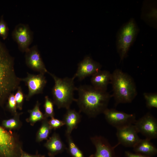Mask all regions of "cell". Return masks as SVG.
<instances>
[{
	"instance_id": "obj_19",
	"label": "cell",
	"mask_w": 157,
	"mask_h": 157,
	"mask_svg": "<svg viewBox=\"0 0 157 157\" xmlns=\"http://www.w3.org/2000/svg\"><path fill=\"white\" fill-rule=\"evenodd\" d=\"M22 113V112H17L12 118L3 120L2 122V126L8 131L19 130L22 125L20 119V116Z\"/></svg>"
},
{
	"instance_id": "obj_14",
	"label": "cell",
	"mask_w": 157,
	"mask_h": 157,
	"mask_svg": "<svg viewBox=\"0 0 157 157\" xmlns=\"http://www.w3.org/2000/svg\"><path fill=\"white\" fill-rule=\"evenodd\" d=\"M101 66L90 57H85L78 64L77 71L73 76L81 81L87 77L92 76L100 70Z\"/></svg>"
},
{
	"instance_id": "obj_24",
	"label": "cell",
	"mask_w": 157,
	"mask_h": 157,
	"mask_svg": "<svg viewBox=\"0 0 157 157\" xmlns=\"http://www.w3.org/2000/svg\"><path fill=\"white\" fill-rule=\"evenodd\" d=\"M146 101V107L149 109L157 108V94L156 93H144L143 94Z\"/></svg>"
},
{
	"instance_id": "obj_23",
	"label": "cell",
	"mask_w": 157,
	"mask_h": 157,
	"mask_svg": "<svg viewBox=\"0 0 157 157\" xmlns=\"http://www.w3.org/2000/svg\"><path fill=\"white\" fill-rule=\"evenodd\" d=\"M54 103L53 101L50 99L48 96L45 97L44 107V118H48L54 117L55 113L54 110Z\"/></svg>"
},
{
	"instance_id": "obj_17",
	"label": "cell",
	"mask_w": 157,
	"mask_h": 157,
	"mask_svg": "<svg viewBox=\"0 0 157 157\" xmlns=\"http://www.w3.org/2000/svg\"><path fill=\"white\" fill-rule=\"evenodd\" d=\"M111 74L107 70H100L92 76L90 81L92 86L104 91H107L110 83Z\"/></svg>"
},
{
	"instance_id": "obj_21",
	"label": "cell",
	"mask_w": 157,
	"mask_h": 157,
	"mask_svg": "<svg viewBox=\"0 0 157 157\" xmlns=\"http://www.w3.org/2000/svg\"><path fill=\"white\" fill-rule=\"evenodd\" d=\"M48 118H44L41 121L40 127L37 131L36 136V141L40 142L45 140H47L52 129L50 126Z\"/></svg>"
},
{
	"instance_id": "obj_10",
	"label": "cell",
	"mask_w": 157,
	"mask_h": 157,
	"mask_svg": "<svg viewBox=\"0 0 157 157\" xmlns=\"http://www.w3.org/2000/svg\"><path fill=\"white\" fill-rule=\"evenodd\" d=\"M21 81L25 82L28 88V92L25 96L28 101L34 95L42 93L47 82L44 74L42 73L34 74L28 72L27 76L21 78Z\"/></svg>"
},
{
	"instance_id": "obj_11",
	"label": "cell",
	"mask_w": 157,
	"mask_h": 157,
	"mask_svg": "<svg viewBox=\"0 0 157 157\" xmlns=\"http://www.w3.org/2000/svg\"><path fill=\"white\" fill-rule=\"evenodd\" d=\"M90 139L96 151L89 157H116L115 149L119 145L118 143L112 146L106 138L101 136L96 135L90 137Z\"/></svg>"
},
{
	"instance_id": "obj_7",
	"label": "cell",
	"mask_w": 157,
	"mask_h": 157,
	"mask_svg": "<svg viewBox=\"0 0 157 157\" xmlns=\"http://www.w3.org/2000/svg\"><path fill=\"white\" fill-rule=\"evenodd\" d=\"M103 114L107 122L117 129L133 124L136 120L135 114H129L115 109L108 108Z\"/></svg>"
},
{
	"instance_id": "obj_13",
	"label": "cell",
	"mask_w": 157,
	"mask_h": 157,
	"mask_svg": "<svg viewBox=\"0 0 157 157\" xmlns=\"http://www.w3.org/2000/svg\"><path fill=\"white\" fill-rule=\"evenodd\" d=\"M117 130L118 143L125 147H133L141 139L133 124Z\"/></svg>"
},
{
	"instance_id": "obj_30",
	"label": "cell",
	"mask_w": 157,
	"mask_h": 157,
	"mask_svg": "<svg viewBox=\"0 0 157 157\" xmlns=\"http://www.w3.org/2000/svg\"><path fill=\"white\" fill-rule=\"evenodd\" d=\"M38 154L35 155H31L28 154L24 151L23 149L22 150L21 157H37Z\"/></svg>"
},
{
	"instance_id": "obj_26",
	"label": "cell",
	"mask_w": 157,
	"mask_h": 157,
	"mask_svg": "<svg viewBox=\"0 0 157 157\" xmlns=\"http://www.w3.org/2000/svg\"><path fill=\"white\" fill-rule=\"evenodd\" d=\"M7 101L6 108L13 116L17 112L16 104L13 93L10 95Z\"/></svg>"
},
{
	"instance_id": "obj_20",
	"label": "cell",
	"mask_w": 157,
	"mask_h": 157,
	"mask_svg": "<svg viewBox=\"0 0 157 157\" xmlns=\"http://www.w3.org/2000/svg\"><path fill=\"white\" fill-rule=\"evenodd\" d=\"M40 103L37 101L33 108L28 110L29 116L26 119V121L31 126H33L36 122L42 121L44 118V114L40 110Z\"/></svg>"
},
{
	"instance_id": "obj_29",
	"label": "cell",
	"mask_w": 157,
	"mask_h": 157,
	"mask_svg": "<svg viewBox=\"0 0 157 157\" xmlns=\"http://www.w3.org/2000/svg\"><path fill=\"white\" fill-rule=\"evenodd\" d=\"M126 157H149L138 153H133L129 151H125V152Z\"/></svg>"
},
{
	"instance_id": "obj_12",
	"label": "cell",
	"mask_w": 157,
	"mask_h": 157,
	"mask_svg": "<svg viewBox=\"0 0 157 157\" xmlns=\"http://www.w3.org/2000/svg\"><path fill=\"white\" fill-rule=\"evenodd\" d=\"M25 53V63L27 67L39 73H48L37 45L29 47Z\"/></svg>"
},
{
	"instance_id": "obj_16",
	"label": "cell",
	"mask_w": 157,
	"mask_h": 157,
	"mask_svg": "<svg viewBox=\"0 0 157 157\" xmlns=\"http://www.w3.org/2000/svg\"><path fill=\"white\" fill-rule=\"evenodd\" d=\"M81 117L80 113L74 109H67L63 120L66 126L65 135H71L73 130L77 128L81 121Z\"/></svg>"
},
{
	"instance_id": "obj_18",
	"label": "cell",
	"mask_w": 157,
	"mask_h": 157,
	"mask_svg": "<svg viewBox=\"0 0 157 157\" xmlns=\"http://www.w3.org/2000/svg\"><path fill=\"white\" fill-rule=\"evenodd\" d=\"M150 140L146 138L141 139L133 147L134 151L135 153L149 157L156 155L157 148Z\"/></svg>"
},
{
	"instance_id": "obj_5",
	"label": "cell",
	"mask_w": 157,
	"mask_h": 157,
	"mask_svg": "<svg viewBox=\"0 0 157 157\" xmlns=\"http://www.w3.org/2000/svg\"><path fill=\"white\" fill-rule=\"evenodd\" d=\"M22 149L17 134L0 125V157H21Z\"/></svg>"
},
{
	"instance_id": "obj_8",
	"label": "cell",
	"mask_w": 157,
	"mask_h": 157,
	"mask_svg": "<svg viewBox=\"0 0 157 157\" xmlns=\"http://www.w3.org/2000/svg\"><path fill=\"white\" fill-rule=\"evenodd\" d=\"M137 131L149 140L157 138V120L148 112L135 121L133 124Z\"/></svg>"
},
{
	"instance_id": "obj_28",
	"label": "cell",
	"mask_w": 157,
	"mask_h": 157,
	"mask_svg": "<svg viewBox=\"0 0 157 157\" xmlns=\"http://www.w3.org/2000/svg\"><path fill=\"white\" fill-rule=\"evenodd\" d=\"M48 122L52 129L56 130L65 125L63 120L55 118L54 117L51 118L49 120Z\"/></svg>"
},
{
	"instance_id": "obj_27",
	"label": "cell",
	"mask_w": 157,
	"mask_h": 157,
	"mask_svg": "<svg viewBox=\"0 0 157 157\" xmlns=\"http://www.w3.org/2000/svg\"><path fill=\"white\" fill-rule=\"evenodd\" d=\"M8 31L7 24L4 19L3 16L2 15L0 19V36L3 40H5L8 36Z\"/></svg>"
},
{
	"instance_id": "obj_15",
	"label": "cell",
	"mask_w": 157,
	"mask_h": 157,
	"mask_svg": "<svg viewBox=\"0 0 157 157\" xmlns=\"http://www.w3.org/2000/svg\"><path fill=\"white\" fill-rule=\"evenodd\" d=\"M47 140L44 146L47 150L48 155L50 157H54L66 149L59 135L56 132H54Z\"/></svg>"
},
{
	"instance_id": "obj_6",
	"label": "cell",
	"mask_w": 157,
	"mask_h": 157,
	"mask_svg": "<svg viewBox=\"0 0 157 157\" xmlns=\"http://www.w3.org/2000/svg\"><path fill=\"white\" fill-rule=\"evenodd\" d=\"M137 32L133 20H130L122 29L118 40L117 49L121 61L126 57Z\"/></svg>"
},
{
	"instance_id": "obj_31",
	"label": "cell",
	"mask_w": 157,
	"mask_h": 157,
	"mask_svg": "<svg viewBox=\"0 0 157 157\" xmlns=\"http://www.w3.org/2000/svg\"><path fill=\"white\" fill-rule=\"evenodd\" d=\"M37 157H45V156L44 155L38 154V155Z\"/></svg>"
},
{
	"instance_id": "obj_4",
	"label": "cell",
	"mask_w": 157,
	"mask_h": 157,
	"mask_svg": "<svg viewBox=\"0 0 157 157\" xmlns=\"http://www.w3.org/2000/svg\"><path fill=\"white\" fill-rule=\"evenodd\" d=\"M54 81L52 90L53 101L58 109L65 108L67 109L73 101H75L74 92L77 88L74 85V78L66 77L59 78L54 74L48 72Z\"/></svg>"
},
{
	"instance_id": "obj_1",
	"label": "cell",
	"mask_w": 157,
	"mask_h": 157,
	"mask_svg": "<svg viewBox=\"0 0 157 157\" xmlns=\"http://www.w3.org/2000/svg\"><path fill=\"white\" fill-rule=\"evenodd\" d=\"M76 90L78 97L75 101L79 108V112H83L91 118L103 113L112 97V95L107 91L97 89L92 85H81Z\"/></svg>"
},
{
	"instance_id": "obj_9",
	"label": "cell",
	"mask_w": 157,
	"mask_h": 157,
	"mask_svg": "<svg viewBox=\"0 0 157 157\" xmlns=\"http://www.w3.org/2000/svg\"><path fill=\"white\" fill-rule=\"evenodd\" d=\"M13 39L17 43L19 50L24 53L29 48L33 39V33L28 25L17 24L12 33Z\"/></svg>"
},
{
	"instance_id": "obj_25",
	"label": "cell",
	"mask_w": 157,
	"mask_h": 157,
	"mask_svg": "<svg viewBox=\"0 0 157 157\" xmlns=\"http://www.w3.org/2000/svg\"><path fill=\"white\" fill-rule=\"evenodd\" d=\"M14 95L17 108L19 110H22L25 96L20 86L18 88L17 91Z\"/></svg>"
},
{
	"instance_id": "obj_2",
	"label": "cell",
	"mask_w": 157,
	"mask_h": 157,
	"mask_svg": "<svg viewBox=\"0 0 157 157\" xmlns=\"http://www.w3.org/2000/svg\"><path fill=\"white\" fill-rule=\"evenodd\" d=\"M14 64V58L0 40V107L2 108L22 81L15 73Z\"/></svg>"
},
{
	"instance_id": "obj_22",
	"label": "cell",
	"mask_w": 157,
	"mask_h": 157,
	"mask_svg": "<svg viewBox=\"0 0 157 157\" xmlns=\"http://www.w3.org/2000/svg\"><path fill=\"white\" fill-rule=\"evenodd\" d=\"M68 144V151L72 157H84L82 151L73 141L71 135H65Z\"/></svg>"
},
{
	"instance_id": "obj_3",
	"label": "cell",
	"mask_w": 157,
	"mask_h": 157,
	"mask_svg": "<svg viewBox=\"0 0 157 157\" xmlns=\"http://www.w3.org/2000/svg\"><path fill=\"white\" fill-rule=\"evenodd\" d=\"M110 83L116 106L120 103L131 102L137 94L136 85L132 78L120 69H116L111 74Z\"/></svg>"
}]
</instances>
